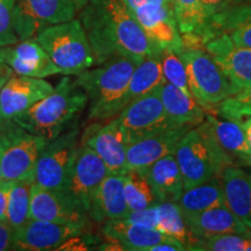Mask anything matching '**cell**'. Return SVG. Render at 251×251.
Instances as JSON below:
<instances>
[{
  "label": "cell",
  "instance_id": "4fadbf2b",
  "mask_svg": "<svg viewBox=\"0 0 251 251\" xmlns=\"http://www.w3.org/2000/svg\"><path fill=\"white\" fill-rule=\"evenodd\" d=\"M30 219L86 227L90 218L61 190L46 188L34 183L30 194Z\"/></svg>",
  "mask_w": 251,
  "mask_h": 251
},
{
  "label": "cell",
  "instance_id": "d590c367",
  "mask_svg": "<svg viewBox=\"0 0 251 251\" xmlns=\"http://www.w3.org/2000/svg\"><path fill=\"white\" fill-rule=\"evenodd\" d=\"M14 26V0H0V47L19 42Z\"/></svg>",
  "mask_w": 251,
  "mask_h": 251
},
{
  "label": "cell",
  "instance_id": "484cf974",
  "mask_svg": "<svg viewBox=\"0 0 251 251\" xmlns=\"http://www.w3.org/2000/svg\"><path fill=\"white\" fill-rule=\"evenodd\" d=\"M166 117L175 127L190 126L196 127L205 120L206 109L200 106L194 98L183 91L164 81L157 89Z\"/></svg>",
  "mask_w": 251,
  "mask_h": 251
},
{
  "label": "cell",
  "instance_id": "f546056e",
  "mask_svg": "<svg viewBox=\"0 0 251 251\" xmlns=\"http://www.w3.org/2000/svg\"><path fill=\"white\" fill-rule=\"evenodd\" d=\"M33 179L12 181L8 192L6 222L15 230L30 220V194Z\"/></svg>",
  "mask_w": 251,
  "mask_h": 251
},
{
  "label": "cell",
  "instance_id": "44dd1931",
  "mask_svg": "<svg viewBox=\"0 0 251 251\" xmlns=\"http://www.w3.org/2000/svg\"><path fill=\"white\" fill-rule=\"evenodd\" d=\"M102 233L109 242L117 244L119 250L149 251L153 246L168 240L156 229L134 224L127 219H113L105 221Z\"/></svg>",
  "mask_w": 251,
  "mask_h": 251
},
{
  "label": "cell",
  "instance_id": "d6a6232c",
  "mask_svg": "<svg viewBox=\"0 0 251 251\" xmlns=\"http://www.w3.org/2000/svg\"><path fill=\"white\" fill-rule=\"evenodd\" d=\"M187 250L200 251H250L251 237L240 234L219 235L202 240H194Z\"/></svg>",
  "mask_w": 251,
  "mask_h": 251
},
{
  "label": "cell",
  "instance_id": "ac0fdd59",
  "mask_svg": "<svg viewBox=\"0 0 251 251\" xmlns=\"http://www.w3.org/2000/svg\"><path fill=\"white\" fill-rule=\"evenodd\" d=\"M0 57L19 76L48 78L62 75L36 39L19 41L15 45L0 47Z\"/></svg>",
  "mask_w": 251,
  "mask_h": 251
},
{
  "label": "cell",
  "instance_id": "83f0119b",
  "mask_svg": "<svg viewBox=\"0 0 251 251\" xmlns=\"http://www.w3.org/2000/svg\"><path fill=\"white\" fill-rule=\"evenodd\" d=\"M177 203L184 216L198 214L212 207L224 205L226 202L221 179L214 177L205 183L184 190Z\"/></svg>",
  "mask_w": 251,
  "mask_h": 251
},
{
  "label": "cell",
  "instance_id": "ffe728a7",
  "mask_svg": "<svg viewBox=\"0 0 251 251\" xmlns=\"http://www.w3.org/2000/svg\"><path fill=\"white\" fill-rule=\"evenodd\" d=\"M184 216V215H183ZM188 233L194 240H202L219 235L240 234L251 237V229L234 214L227 205H220L193 215L184 216ZM190 243V244H191Z\"/></svg>",
  "mask_w": 251,
  "mask_h": 251
},
{
  "label": "cell",
  "instance_id": "9a60e30c",
  "mask_svg": "<svg viewBox=\"0 0 251 251\" xmlns=\"http://www.w3.org/2000/svg\"><path fill=\"white\" fill-rule=\"evenodd\" d=\"M47 141L45 137L21 130L0 157L2 180H34L37 158Z\"/></svg>",
  "mask_w": 251,
  "mask_h": 251
},
{
  "label": "cell",
  "instance_id": "1f68e13d",
  "mask_svg": "<svg viewBox=\"0 0 251 251\" xmlns=\"http://www.w3.org/2000/svg\"><path fill=\"white\" fill-rule=\"evenodd\" d=\"M124 188L126 201L130 212L142 211L158 203L149 181L140 171L128 170L124 175Z\"/></svg>",
  "mask_w": 251,
  "mask_h": 251
},
{
  "label": "cell",
  "instance_id": "f6af8a7d",
  "mask_svg": "<svg viewBox=\"0 0 251 251\" xmlns=\"http://www.w3.org/2000/svg\"><path fill=\"white\" fill-rule=\"evenodd\" d=\"M235 164L251 168V155H241L235 158Z\"/></svg>",
  "mask_w": 251,
  "mask_h": 251
},
{
  "label": "cell",
  "instance_id": "816d5d0a",
  "mask_svg": "<svg viewBox=\"0 0 251 251\" xmlns=\"http://www.w3.org/2000/svg\"><path fill=\"white\" fill-rule=\"evenodd\" d=\"M250 176H251V174H250Z\"/></svg>",
  "mask_w": 251,
  "mask_h": 251
},
{
  "label": "cell",
  "instance_id": "60d3db41",
  "mask_svg": "<svg viewBox=\"0 0 251 251\" xmlns=\"http://www.w3.org/2000/svg\"><path fill=\"white\" fill-rule=\"evenodd\" d=\"M187 250L180 241L176 240L174 237H169L168 240L153 246L149 251H184Z\"/></svg>",
  "mask_w": 251,
  "mask_h": 251
},
{
  "label": "cell",
  "instance_id": "bcb514c9",
  "mask_svg": "<svg viewBox=\"0 0 251 251\" xmlns=\"http://www.w3.org/2000/svg\"><path fill=\"white\" fill-rule=\"evenodd\" d=\"M72 4L76 6V8L78 9V12L80 11V9H83L85 7V5L89 2V0H71Z\"/></svg>",
  "mask_w": 251,
  "mask_h": 251
},
{
  "label": "cell",
  "instance_id": "7c38bea8",
  "mask_svg": "<svg viewBox=\"0 0 251 251\" xmlns=\"http://www.w3.org/2000/svg\"><path fill=\"white\" fill-rule=\"evenodd\" d=\"M175 157L183 176L184 190L216 177L212 152L197 127L191 128L181 137L176 148Z\"/></svg>",
  "mask_w": 251,
  "mask_h": 251
},
{
  "label": "cell",
  "instance_id": "e575fe53",
  "mask_svg": "<svg viewBox=\"0 0 251 251\" xmlns=\"http://www.w3.org/2000/svg\"><path fill=\"white\" fill-rule=\"evenodd\" d=\"M219 117L236 121L251 115V90L243 91L220 103L216 108Z\"/></svg>",
  "mask_w": 251,
  "mask_h": 251
},
{
  "label": "cell",
  "instance_id": "4dcf8cb0",
  "mask_svg": "<svg viewBox=\"0 0 251 251\" xmlns=\"http://www.w3.org/2000/svg\"><path fill=\"white\" fill-rule=\"evenodd\" d=\"M157 226L156 229L166 236L180 241L186 247L190 246L192 237L188 233L187 226L177 202H159L156 205Z\"/></svg>",
  "mask_w": 251,
  "mask_h": 251
},
{
  "label": "cell",
  "instance_id": "d4e9b609",
  "mask_svg": "<svg viewBox=\"0 0 251 251\" xmlns=\"http://www.w3.org/2000/svg\"><path fill=\"white\" fill-rule=\"evenodd\" d=\"M226 205L251 229V176L240 165H229L221 176Z\"/></svg>",
  "mask_w": 251,
  "mask_h": 251
},
{
  "label": "cell",
  "instance_id": "836d02e7",
  "mask_svg": "<svg viewBox=\"0 0 251 251\" xmlns=\"http://www.w3.org/2000/svg\"><path fill=\"white\" fill-rule=\"evenodd\" d=\"M161 61L165 81L178 87L184 93H186L187 96L193 98L190 86H188L186 69H185V65L181 61L179 54L172 51V50H162Z\"/></svg>",
  "mask_w": 251,
  "mask_h": 251
},
{
  "label": "cell",
  "instance_id": "f907efd6",
  "mask_svg": "<svg viewBox=\"0 0 251 251\" xmlns=\"http://www.w3.org/2000/svg\"><path fill=\"white\" fill-rule=\"evenodd\" d=\"M168 1H171L172 2V0H168Z\"/></svg>",
  "mask_w": 251,
  "mask_h": 251
},
{
  "label": "cell",
  "instance_id": "ab89813d",
  "mask_svg": "<svg viewBox=\"0 0 251 251\" xmlns=\"http://www.w3.org/2000/svg\"><path fill=\"white\" fill-rule=\"evenodd\" d=\"M15 229L7 222L0 221V251L14 250Z\"/></svg>",
  "mask_w": 251,
  "mask_h": 251
},
{
  "label": "cell",
  "instance_id": "5b68a950",
  "mask_svg": "<svg viewBox=\"0 0 251 251\" xmlns=\"http://www.w3.org/2000/svg\"><path fill=\"white\" fill-rule=\"evenodd\" d=\"M179 56L186 69L191 93L206 112L215 113L220 103L240 93L206 50L184 48Z\"/></svg>",
  "mask_w": 251,
  "mask_h": 251
},
{
  "label": "cell",
  "instance_id": "2e32d148",
  "mask_svg": "<svg viewBox=\"0 0 251 251\" xmlns=\"http://www.w3.org/2000/svg\"><path fill=\"white\" fill-rule=\"evenodd\" d=\"M85 228L76 225H62L30 219L23 227L15 230L14 250H59L70 238L84 234Z\"/></svg>",
  "mask_w": 251,
  "mask_h": 251
},
{
  "label": "cell",
  "instance_id": "d6986e66",
  "mask_svg": "<svg viewBox=\"0 0 251 251\" xmlns=\"http://www.w3.org/2000/svg\"><path fill=\"white\" fill-rule=\"evenodd\" d=\"M190 126L169 128L158 133L143 137L128 144V170H143L153 163L169 155H175L176 148L181 137L191 129Z\"/></svg>",
  "mask_w": 251,
  "mask_h": 251
},
{
  "label": "cell",
  "instance_id": "52a82bcc",
  "mask_svg": "<svg viewBox=\"0 0 251 251\" xmlns=\"http://www.w3.org/2000/svg\"><path fill=\"white\" fill-rule=\"evenodd\" d=\"M79 146V127L77 124L55 139L47 141L36 162L35 184L61 190Z\"/></svg>",
  "mask_w": 251,
  "mask_h": 251
},
{
  "label": "cell",
  "instance_id": "f35d334b",
  "mask_svg": "<svg viewBox=\"0 0 251 251\" xmlns=\"http://www.w3.org/2000/svg\"><path fill=\"white\" fill-rule=\"evenodd\" d=\"M229 35L233 39L235 45L251 49V19L235 28Z\"/></svg>",
  "mask_w": 251,
  "mask_h": 251
},
{
  "label": "cell",
  "instance_id": "30bf717a",
  "mask_svg": "<svg viewBox=\"0 0 251 251\" xmlns=\"http://www.w3.org/2000/svg\"><path fill=\"white\" fill-rule=\"evenodd\" d=\"M77 12L71 0H14V26L19 40L35 39L42 28L71 20Z\"/></svg>",
  "mask_w": 251,
  "mask_h": 251
},
{
  "label": "cell",
  "instance_id": "8fae6325",
  "mask_svg": "<svg viewBox=\"0 0 251 251\" xmlns=\"http://www.w3.org/2000/svg\"><path fill=\"white\" fill-rule=\"evenodd\" d=\"M80 144H85L96 151L105 163L109 175L128 172V143L115 119L92 122L81 135Z\"/></svg>",
  "mask_w": 251,
  "mask_h": 251
},
{
  "label": "cell",
  "instance_id": "74e56055",
  "mask_svg": "<svg viewBox=\"0 0 251 251\" xmlns=\"http://www.w3.org/2000/svg\"><path fill=\"white\" fill-rule=\"evenodd\" d=\"M23 130L14 121H0V157L17 135Z\"/></svg>",
  "mask_w": 251,
  "mask_h": 251
},
{
  "label": "cell",
  "instance_id": "7bdbcfd3",
  "mask_svg": "<svg viewBox=\"0 0 251 251\" xmlns=\"http://www.w3.org/2000/svg\"><path fill=\"white\" fill-rule=\"evenodd\" d=\"M238 124L242 126L244 133H246L248 147H249L250 155H251V115H248V117H243L241 119L236 120Z\"/></svg>",
  "mask_w": 251,
  "mask_h": 251
},
{
  "label": "cell",
  "instance_id": "8d00e7d4",
  "mask_svg": "<svg viewBox=\"0 0 251 251\" xmlns=\"http://www.w3.org/2000/svg\"><path fill=\"white\" fill-rule=\"evenodd\" d=\"M203 8H205L207 19L209 23V29H211V36L213 39L212 34V25L216 19L225 14L228 9H230L233 6H235L237 2L233 1V0H201Z\"/></svg>",
  "mask_w": 251,
  "mask_h": 251
},
{
  "label": "cell",
  "instance_id": "cb8c5ba5",
  "mask_svg": "<svg viewBox=\"0 0 251 251\" xmlns=\"http://www.w3.org/2000/svg\"><path fill=\"white\" fill-rule=\"evenodd\" d=\"M140 172L149 181L157 202H178L184 192V181L175 155L163 157Z\"/></svg>",
  "mask_w": 251,
  "mask_h": 251
},
{
  "label": "cell",
  "instance_id": "8992f818",
  "mask_svg": "<svg viewBox=\"0 0 251 251\" xmlns=\"http://www.w3.org/2000/svg\"><path fill=\"white\" fill-rule=\"evenodd\" d=\"M137 24L161 50L184 49L174 5L168 0H121Z\"/></svg>",
  "mask_w": 251,
  "mask_h": 251
},
{
  "label": "cell",
  "instance_id": "e0dca14e",
  "mask_svg": "<svg viewBox=\"0 0 251 251\" xmlns=\"http://www.w3.org/2000/svg\"><path fill=\"white\" fill-rule=\"evenodd\" d=\"M205 50L240 92L251 90V49L235 45L228 33L209 40Z\"/></svg>",
  "mask_w": 251,
  "mask_h": 251
},
{
  "label": "cell",
  "instance_id": "f1b7e54d",
  "mask_svg": "<svg viewBox=\"0 0 251 251\" xmlns=\"http://www.w3.org/2000/svg\"><path fill=\"white\" fill-rule=\"evenodd\" d=\"M206 120L211 124L212 130L220 146L233 156L234 159L241 155H250L246 133L237 121L220 119L215 113L206 112Z\"/></svg>",
  "mask_w": 251,
  "mask_h": 251
},
{
  "label": "cell",
  "instance_id": "6da1fadb",
  "mask_svg": "<svg viewBox=\"0 0 251 251\" xmlns=\"http://www.w3.org/2000/svg\"><path fill=\"white\" fill-rule=\"evenodd\" d=\"M79 12L97 65L113 57H127L139 64L162 52L121 0H89Z\"/></svg>",
  "mask_w": 251,
  "mask_h": 251
},
{
  "label": "cell",
  "instance_id": "7dc6e473",
  "mask_svg": "<svg viewBox=\"0 0 251 251\" xmlns=\"http://www.w3.org/2000/svg\"><path fill=\"white\" fill-rule=\"evenodd\" d=\"M235 2H251V0H233Z\"/></svg>",
  "mask_w": 251,
  "mask_h": 251
},
{
  "label": "cell",
  "instance_id": "603a6c76",
  "mask_svg": "<svg viewBox=\"0 0 251 251\" xmlns=\"http://www.w3.org/2000/svg\"><path fill=\"white\" fill-rule=\"evenodd\" d=\"M124 188V175H107L92 198L89 218L101 224L113 219H126L129 214Z\"/></svg>",
  "mask_w": 251,
  "mask_h": 251
},
{
  "label": "cell",
  "instance_id": "7402d4cb",
  "mask_svg": "<svg viewBox=\"0 0 251 251\" xmlns=\"http://www.w3.org/2000/svg\"><path fill=\"white\" fill-rule=\"evenodd\" d=\"M184 48H201L212 40L201 0H172Z\"/></svg>",
  "mask_w": 251,
  "mask_h": 251
},
{
  "label": "cell",
  "instance_id": "c3c4849f",
  "mask_svg": "<svg viewBox=\"0 0 251 251\" xmlns=\"http://www.w3.org/2000/svg\"><path fill=\"white\" fill-rule=\"evenodd\" d=\"M5 81H6V80H0V91H1V87H2V85H4V84H5Z\"/></svg>",
  "mask_w": 251,
  "mask_h": 251
},
{
  "label": "cell",
  "instance_id": "ba28073f",
  "mask_svg": "<svg viewBox=\"0 0 251 251\" xmlns=\"http://www.w3.org/2000/svg\"><path fill=\"white\" fill-rule=\"evenodd\" d=\"M107 175L109 174L105 163L96 151L85 144H80L61 191L89 214L94 193Z\"/></svg>",
  "mask_w": 251,
  "mask_h": 251
},
{
  "label": "cell",
  "instance_id": "9c48e42d",
  "mask_svg": "<svg viewBox=\"0 0 251 251\" xmlns=\"http://www.w3.org/2000/svg\"><path fill=\"white\" fill-rule=\"evenodd\" d=\"M157 89L129 103L114 118L128 144L158 131L175 128L166 117Z\"/></svg>",
  "mask_w": 251,
  "mask_h": 251
},
{
  "label": "cell",
  "instance_id": "277c9868",
  "mask_svg": "<svg viewBox=\"0 0 251 251\" xmlns=\"http://www.w3.org/2000/svg\"><path fill=\"white\" fill-rule=\"evenodd\" d=\"M35 39L65 76H77L96 65L89 39L79 19L42 28Z\"/></svg>",
  "mask_w": 251,
  "mask_h": 251
},
{
  "label": "cell",
  "instance_id": "5bb4252c",
  "mask_svg": "<svg viewBox=\"0 0 251 251\" xmlns=\"http://www.w3.org/2000/svg\"><path fill=\"white\" fill-rule=\"evenodd\" d=\"M54 87L45 78L14 75L5 81L0 91V121H13L15 117L51 93Z\"/></svg>",
  "mask_w": 251,
  "mask_h": 251
},
{
  "label": "cell",
  "instance_id": "681fc988",
  "mask_svg": "<svg viewBox=\"0 0 251 251\" xmlns=\"http://www.w3.org/2000/svg\"><path fill=\"white\" fill-rule=\"evenodd\" d=\"M2 180V176H1V170H0V181Z\"/></svg>",
  "mask_w": 251,
  "mask_h": 251
},
{
  "label": "cell",
  "instance_id": "b9f144b4",
  "mask_svg": "<svg viewBox=\"0 0 251 251\" xmlns=\"http://www.w3.org/2000/svg\"><path fill=\"white\" fill-rule=\"evenodd\" d=\"M12 181H0V221L6 222V208H7L8 192Z\"/></svg>",
  "mask_w": 251,
  "mask_h": 251
},
{
  "label": "cell",
  "instance_id": "4316f807",
  "mask_svg": "<svg viewBox=\"0 0 251 251\" xmlns=\"http://www.w3.org/2000/svg\"><path fill=\"white\" fill-rule=\"evenodd\" d=\"M161 54L143 58L135 67L129 84L117 105V115L129 103L151 93L164 83Z\"/></svg>",
  "mask_w": 251,
  "mask_h": 251
},
{
  "label": "cell",
  "instance_id": "ee69618b",
  "mask_svg": "<svg viewBox=\"0 0 251 251\" xmlns=\"http://www.w3.org/2000/svg\"><path fill=\"white\" fill-rule=\"evenodd\" d=\"M14 75V71L9 68L8 64H6L4 59L0 57V80H7Z\"/></svg>",
  "mask_w": 251,
  "mask_h": 251
},
{
  "label": "cell",
  "instance_id": "3957f363",
  "mask_svg": "<svg viewBox=\"0 0 251 251\" xmlns=\"http://www.w3.org/2000/svg\"><path fill=\"white\" fill-rule=\"evenodd\" d=\"M136 65L130 58L113 57L75 76L89 99L86 119L90 124L117 117V105Z\"/></svg>",
  "mask_w": 251,
  "mask_h": 251
},
{
  "label": "cell",
  "instance_id": "7a4b0ae2",
  "mask_svg": "<svg viewBox=\"0 0 251 251\" xmlns=\"http://www.w3.org/2000/svg\"><path fill=\"white\" fill-rule=\"evenodd\" d=\"M89 99L71 76L62 77L51 93L15 117L13 121L27 133L52 140L72 127Z\"/></svg>",
  "mask_w": 251,
  "mask_h": 251
}]
</instances>
